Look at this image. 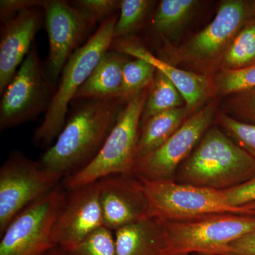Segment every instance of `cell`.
<instances>
[{"label": "cell", "instance_id": "obj_1", "mask_svg": "<svg viewBox=\"0 0 255 255\" xmlns=\"http://www.w3.org/2000/svg\"><path fill=\"white\" fill-rule=\"evenodd\" d=\"M124 102L127 101L122 98L85 101L74 112L40 163L63 177L84 168L103 147Z\"/></svg>", "mask_w": 255, "mask_h": 255}, {"label": "cell", "instance_id": "obj_2", "mask_svg": "<svg viewBox=\"0 0 255 255\" xmlns=\"http://www.w3.org/2000/svg\"><path fill=\"white\" fill-rule=\"evenodd\" d=\"M255 176V158L223 130L211 126L179 166L174 181L224 191Z\"/></svg>", "mask_w": 255, "mask_h": 255}, {"label": "cell", "instance_id": "obj_3", "mask_svg": "<svg viewBox=\"0 0 255 255\" xmlns=\"http://www.w3.org/2000/svg\"><path fill=\"white\" fill-rule=\"evenodd\" d=\"M117 18L114 15L101 23L97 31L67 62L59 87L52 97L43 122L34 132V140L38 145H49L63 130L69 104L112 46Z\"/></svg>", "mask_w": 255, "mask_h": 255}, {"label": "cell", "instance_id": "obj_4", "mask_svg": "<svg viewBox=\"0 0 255 255\" xmlns=\"http://www.w3.org/2000/svg\"><path fill=\"white\" fill-rule=\"evenodd\" d=\"M149 90L128 101L100 152L84 168L67 177L65 187L73 190L113 174L132 175L140 119Z\"/></svg>", "mask_w": 255, "mask_h": 255}, {"label": "cell", "instance_id": "obj_5", "mask_svg": "<svg viewBox=\"0 0 255 255\" xmlns=\"http://www.w3.org/2000/svg\"><path fill=\"white\" fill-rule=\"evenodd\" d=\"M161 222L166 255H222L230 243L255 232V211L214 214L184 222Z\"/></svg>", "mask_w": 255, "mask_h": 255}, {"label": "cell", "instance_id": "obj_6", "mask_svg": "<svg viewBox=\"0 0 255 255\" xmlns=\"http://www.w3.org/2000/svg\"><path fill=\"white\" fill-rule=\"evenodd\" d=\"M137 179L148 204L147 217L184 222L214 214L255 211L233 206L223 191L180 184L174 180Z\"/></svg>", "mask_w": 255, "mask_h": 255}, {"label": "cell", "instance_id": "obj_7", "mask_svg": "<svg viewBox=\"0 0 255 255\" xmlns=\"http://www.w3.org/2000/svg\"><path fill=\"white\" fill-rule=\"evenodd\" d=\"M254 17L253 1L223 0L214 19L184 44L169 53V62L190 65L203 75H211L235 37Z\"/></svg>", "mask_w": 255, "mask_h": 255}, {"label": "cell", "instance_id": "obj_8", "mask_svg": "<svg viewBox=\"0 0 255 255\" xmlns=\"http://www.w3.org/2000/svg\"><path fill=\"white\" fill-rule=\"evenodd\" d=\"M66 198L59 184L23 209L1 235L0 255H46L56 248L53 228Z\"/></svg>", "mask_w": 255, "mask_h": 255}, {"label": "cell", "instance_id": "obj_9", "mask_svg": "<svg viewBox=\"0 0 255 255\" xmlns=\"http://www.w3.org/2000/svg\"><path fill=\"white\" fill-rule=\"evenodd\" d=\"M61 174L21 154L11 156L0 169V234L32 203L59 185Z\"/></svg>", "mask_w": 255, "mask_h": 255}, {"label": "cell", "instance_id": "obj_10", "mask_svg": "<svg viewBox=\"0 0 255 255\" xmlns=\"http://www.w3.org/2000/svg\"><path fill=\"white\" fill-rule=\"evenodd\" d=\"M217 107V101L212 100L190 116L160 147L135 160L132 175L147 180H174L179 166L212 126Z\"/></svg>", "mask_w": 255, "mask_h": 255}, {"label": "cell", "instance_id": "obj_11", "mask_svg": "<svg viewBox=\"0 0 255 255\" xmlns=\"http://www.w3.org/2000/svg\"><path fill=\"white\" fill-rule=\"evenodd\" d=\"M49 84L33 46L3 93L0 104L1 130L46 112L51 101Z\"/></svg>", "mask_w": 255, "mask_h": 255}, {"label": "cell", "instance_id": "obj_12", "mask_svg": "<svg viewBox=\"0 0 255 255\" xmlns=\"http://www.w3.org/2000/svg\"><path fill=\"white\" fill-rule=\"evenodd\" d=\"M43 9L49 40L46 75L48 81L55 83L91 26L68 1L49 0Z\"/></svg>", "mask_w": 255, "mask_h": 255}, {"label": "cell", "instance_id": "obj_13", "mask_svg": "<svg viewBox=\"0 0 255 255\" xmlns=\"http://www.w3.org/2000/svg\"><path fill=\"white\" fill-rule=\"evenodd\" d=\"M70 191L53 228L55 245L65 251L105 226L98 181Z\"/></svg>", "mask_w": 255, "mask_h": 255}, {"label": "cell", "instance_id": "obj_14", "mask_svg": "<svg viewBox=\"0 0 255 255\" xmlns=\"http://www.w3.org/2000/svg\"><path fill=\"white\" fill-rule=\"evenodd\" d=\"M98 182L105 227L115 231L147 217V199L135 176L113 174Z\"/></svg>", "mask_w": 255, "mask_h": 255}, {"label": "cell", "instance_id": "obj_15", "mask_svg": "<svg viewBox=\"0 0 255 255\" xmlns=\"http://www.w3.org/2000/svg\"><path fill=\"white\" fill-rule=\"evenodd\" d=\"M112 43L119 53L145 60L167 77L177 87L184 97L186 106L193 113L200 110L201 106L216 95L211 75L178 68L168 61L156 57L138 41L128 37L114 39Z\"/></svg>", "mask_w": 255, "mask_h": 255}, {"label": "cell", "instance_id": "obj_16", "mask_svg": "<svg viewBox=\"0 0 255 255\" xmlns=\"http://www.w3.org/2000/svg\"><path fill=\"white\" fill-rule=\"evenodd\" d=\"M38 8L24 10L3 23L0 41V94L13 80L18 65L31 49V43L41 27Z\"/></svg>", "mask_w": 255, "mask_h": 255}, {"label": "cell", "instance_id": "obj_17", "mask_svg": "<svg viewBox=\"0 0 255 255\" xmlns=\"http://www.w3.org/2000/svg\"><path fill=\"white\" fill-rule=\"evenodd\" d=\"M117 255H166L161 221L147 217L114 231Z\"/></svg>", "mask_w": 255, "mask_h": 255}, {"label": "cell", "instance_id": "obj_18", "mask_svg": "<svg viewBox=\"0 0 255 255\" xmlns=\"http://www.w3.org/2000/svg\"><path fill=\"white\" fill-rule=\"evenodd\" d=\"M127 61L122 53L109 50L75 94L74 100L122 98L124 67Z\"/></svg>", "mask_w": 255, "mask_h": 255}, {"label": "cell", "instance_id": "obj_19", "mask_svg": "<svg viewBox=\"0 0 255 255\" xmlns=\"http://www.w3.org/2000/svg\"><path fill=\"white\" fill-rule=\"evenodd\" d=\"M193 114L187 106H184L147 119L140 127L136 159L148 155L160 147Z\"/></svg>", "mask_w": 255, "mask_h": 255}, {"label": "cell", "instance_id": "obj_20", "mask_svg": "<svg viewBox=\"0 0 255 255\" xmlns=\"http://www.w3.org/2000/svg\"><path fill=\"white\" fill-rule=\"evenodd\" d=\"M201 1L196 0H162L152 17V28L166 38H174L194 14Z\"/></svg>", "mask_w": 255, "mask_h": 255}, {"label": "cell", "instance_id": "obj_21", "mask_svg": "<svg viewBox=\"0 0 255 255\" xmlns=\"http://www.w3.org/2000/svg\"><path fill=\"white\" fill-rule=\"evenodd\" d=\"M186 106L184 97L167 77L156 70L144 106L140 127L153 116Z\"/></svg>", "mask_w": 255, "mask_h": 255}, {"label": "cell", "instance_id": "obj_22", "mask_svg": "<svg viewBox=\"0 0 255 255\" xmlns=\"http://www.w3.org/2000/svg\"><path fill=\"white\" fill-rule=\"evenodd\" d=\"M255 64V18L243 26L228 47L219 70H236Z\"/></svg>", "mask_w": 255, "mask_h": 255}, {"label": "cell", "instance_id": "obj_23", "mask_svg": "<svg viewBox=\"0 0 255 255\" xmlns=\"http://www.w3.org/2000/svg\"><path fill=\"white\" fill-rule=\"evenodd\" d=\"M155 3L151 0L120 1V14L114 27V39L128 37L138 29Z\"/></svg>", "mask_w": 255, "mask_h": 255}, {"label": "cell", "instance_id": "obj_24", "mask_svg": "<svg viewBox=\"0 0 255 255\" xmlns=\"http://www.w3.org/2000/svg\"><path fill=\"white\" fill-rule=\"evenodd\" d=\"M156 70L153 65L140 58L128 60L124 67L122 99L128 102L139 92L150 87Z\"/></svg>", "mask_w": 255, "mask_h": 255}, {"label": "cell", "instance_id": "obj_25", "mask_svg": "<svg viewBox=\"0 0 255 255\" xmlns=\"http://www.w3.org/2000/svg\"><path fill=\"white\" fill-rule=\"evenodd\" d=\"M213 77L216 95L231 96L255 89V64L236 70H220Z\"/></svg>", "mask_w": 255, "mask_h": 255}, {"label": "cell", "instance_id": "obj_26", "mask_svg": "<svg viewBox=\"0 0 255 255\" xmlns=\"http://www.w3.org/2000/svg\"><path fill=\"white\" fill-rule=\"evenodd\" d=\"M216 120L228 136L255 158V124L241 122L224 112H218Z\"/></svg>", "mask_w": 255, "mask_h": 255}, {"label": "cell", "instance_id": "obj_27", "mask_svg": "<svg viewBox=\"0 0 255 255\" xmlns=\"http://www.w3.org/2000/svg\"><path fill=\"white\" fill-rule=\"evenodd\" d=\"M63 251L65 255H117L113 231L99 228L75 248Z\"/></svg>", "mask_w": 255, "mask_h": 255}, {"label": "cell", "instance_id": "obj_28", "mask_svg": "<svg viewBox=\"0 0 255 255\" xmlns=\"http://www.w3.org/2000/svg\"><path fill=\"white\" fill-rule=\"evenodd\" d=\"M120 1L117 0H78L73 1V6L86 19L90 26L102 23L119 9Z\"/></svg>", "mask_w": 255, "mask_h": 255}, {"label": "cell", "instance_id": "obj_29", "mask_svg": "<svg viewBox=\"0 0 255 255\" xmlns=\"http://www.w3.org/2000/svg\"><path fill=\"white\" fill-rule=\"evenodd\" d=\"M223 106L233 118L255 124V89L229 96Z\"/></svg>", "mask_w": 255, "mask_h": 255}, {"label": "cell", "instance_id": "obj_30", "mask_svg": "<svg viewBox=\"0 0 255 255\" xmlns=\"http://www.w3.org/2000/svg\"><path fill=\"white\" fill-rule=\"evenodd\" d=\"M223 191L233 206L243 207L255 204V176L237 187Z\"/></svg>", "mask_w": 255, "mask_h": 255}, {"label": "cell", "instance_id": "obj_31", "mask_svg": "<svg viewBox=\"0 0 255 255\" xmlns=\"http://www.w3.org/2000/svg\"><path fill=\"white\" fill-rule=\"evenodd\" d=\"M46 1L41 0H1L0 1V18L1 22L14 17L24 10L33 8H43Z\"/></svg>", "mask_w": 255, "mask_h": 255}, {"label": "cell", "instance_id": "obj_32", "mask_svg": "<svg viewBox=\"0 0 255 255\" xmlns=\"http://www.w3.org/2000/svg\"><path fill=\"white\" fill-rule=\"evenodd\" d=\"M222 255H255V231L230 243Z\"/></svg>", "mask_w": 255, "mask_h": 255}, {"label": "cell", "instance_id": "obj_33", "mask_svg": "<svg viewBox=\"0 0 255 255\" xmlns=\"http://www.w3.org/2000/svg\"><path fill=\"white\" fill-rule=\"evenodd\" d=\"M46 255H65V253L59 247L53 248L49 253H47Z\"/></svg>", "mask_w": 255, "mask_h": 255}, {"label": "cell", "instance_id": "obj_34", "mask_svg": "<svg viewBox=\"0 0 255 255\" xmlns=\"http://www.w3.org/2000/svg\"><path fill=\"white\" fill-rule=\"evenodd\" d=\"M246 208V209L250 210V211H255V204H251V205H248L243 206Z\"/></svg>", "mask_w": 255, "mask_h": 255}, {"label": "cell", "instance_id": "obj_35", "mask_svg": "<svg viewBox=\"0 0 255 255\" xmlns=\"http://www.w3.org/2000/svg\"><path fill=\"white\" fill-rule=\"evenodd\" d=\"M253 14H254V17L255 18V1H253Z\"/></svg>", "mask_w": 255, "mask_h": 255}, {"label": "cell", "instance_id": "obj_36", "mask_svg": "<svg viewBox=\"0 0 255 255\" xmlns=\"http://www.w3.org/2000/svg\"><path fill=\"white\" fill-rule=\"evenodd\" d=\"M205 255L194 254V255Z\"/></svg>", "mask_w": 255, "mask_h": 255}]
</instances>
